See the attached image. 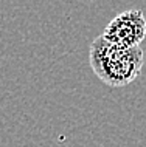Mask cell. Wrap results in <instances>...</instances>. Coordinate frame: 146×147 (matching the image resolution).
Here are the masks:
<instances>
[{
    "mask_svg": "<svg viewBox=\"0 0 146 147\" xmlns=\"http://www.w3.org/2000/svg\"><path fill=\"white\" fill-rule=\"evenodd\" d=\"M101 36L121 48L140 47L141 40L146 37V17L140 9H128L112 19Z\"/></svg>",
    "mask_w": 146,
    "mask_h": 147,
    "instance_id": "cell-2",
    "label": "cell"
},
{
    "mask_svg": "<svg viewBox=\"0 0 146 147\" xmlns=\"http://www.w3.org/2000/svg\"><path fill=\"white\" fill-rule=\"evenodd\" d=\"M89 62L106 85L124 87L139 78L143 67V50L140 47L121 48L98 36L90 43Z\"/></svg>",
    "mask_w": 146,
    "mask_h": 147,
    "instance_id": "cell-1",
    "label": "cell"
}]
</instances>
